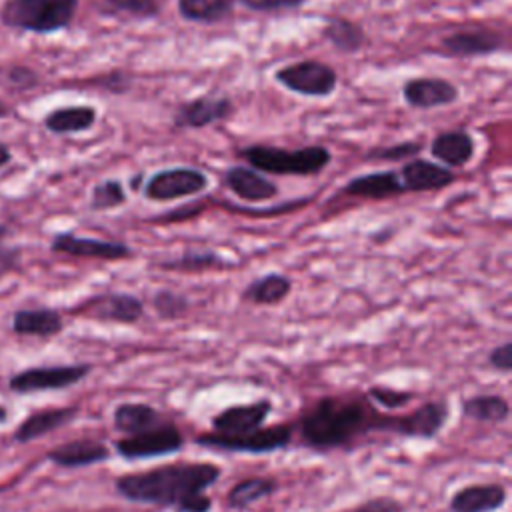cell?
I'll list each match as a JSON object with an SVG mask.
<instances>
[{"instance_id":"cell-1","label":"cell","mask_w":512,"mask_h":512,"mask_svg":"<svg viewBox=\"0 0 512 512\" xmlns=\"http://www.w3.org/2000/svg\"><path fill=\"white\" fill-rule=\"evenodd\" d=\"M222 476L214 462H172L144 472L122 474L114 490L128 502L172 508L174 512H210L212 498L204 492Z\"/></svg>"},{"instance_id":"cell-2","label":"cell","mask_w":512,"mask_h":512,"mask_svg":"<svg viewBox=\"0 0 512 512\" xmlns=\"http://www.w3.org/2000/svg\"><path fill=\"white\" fill-rule=\"evenodd\" d=\"M390 414L378 412L370 400L322 396L302 410L296 428L300 442L316 452L350 448L368 432H388Z\"/></svg>"},{"instance_id":"cell-3","label":"cell","mask_w":512,"mask_h":512,"mask_svg":"<svg viewBox=\"0 0 512 512\" xmlns=\"http://www.w3.org/2000/svg\"><path fill=\"white\" fill-rule=\"evenodd\" d=\"M246 166L274 176H316L332 162V152L322 144L280 148L272 144H248L238 150Z\"/></svg>"},{"instance_id":"cell-4","label":"cell","mask_w":512,"mask_h":512,"mask_svg":"<svg viewBox=\"0 0 512 512\" xmlns=\"http://www.w3.org/2000/svg\"><path fill=\"white\" fill-rule=\"evenodd\" d=\"M78 6L80 0H4L0 22L20 32L56 34L72 24Z\"/></svg>"},{"instance_id":"cell-5","label":"cell","mask_w":512,"mask_h":512,"mask_svg":"<svg viewBox=\"0 0 512 512\" xmlns=\"http://www.w3.org/2000/svg\"><path fill=\"white\" fill-rule=\"evenodd\" d=\"M506 50V34L480 22H470L446 32L434 48V52L442 58H484Z\"/></svg>"},{"instance_id":"cell-6","label":"cell","mask_w":512,"mask_h":512,"mask_svg":"<svg viewBox=\"0 0 512 512\" xmlns=\"http://www.w3.org/2000/svg\"><path fill=\"white\" fill-rule=\"evenodd\" d=\"M294 436L292 424H276V426H262L252 432L244 434H218V432H204L194 438L198 446L214 448L222 452H240V454H270L284 450Z\"/></svg>"},{"instance_id":"cell-7","label":"cell","mask_w":512,"mask_h":512,"mask_svg":"<svg viewBox=\"0 0 512 512\" xmlns=\"http://www.w3.org/2000/svg\"><path fill=\"white\" fill-rule=\"evenodd\" d=\"M274 80L288 92L306 98H328L338 88V72L330 64L314 58L280 66L274 72Z\"/></svg>"},{"instance_id":"cell-8","label":"cell","mask_w":512,"mask_h":512,"mask_svg":"<svg viewBox=\"0 0 512 512\" xmlns=\"http://www.w3.org/2000/svg\"><path fill=\"white\" fill-rule=\"evenodd\" d=\"M208 174L194 166H168L144 180L142 196L150 202H172L192 198L208 188Z\"/></svg>"},{"instance_id":"cell-9","label":"cell","mask_w":512,"mask_h":512,"mask_svg":"<svg viewBox=\"0 0 512 512\" xmlns=\"http://www.w3.org/2000/svg\"><path fill=\"white\" fill-rule=\"evenodd\" d=\"M92 372V364H50L30 366L10 376L8 388L14 394H36L64 390L82 382Z\"/></svg>"},{"instance_id":"cell-10","label":"cell","mask_w":512,"mask_h":512,"mask_svg":"<svg viewBox=\"0 0 512 512\" xmlns=\"http://www.w3.org/2000/svg\"><path fill=\"white\" fill-rule=\"evenodd\" d=\"M186 438L182 430L174 422H166L154 430L124 436L114 442V450L120 458L136 462V460H148V458H160L176 454L184 448Z\"/></svg>"},{"instance_id":"cell-11","label":"cell","mask_w":512,"mask_h":512,"mask_svg":"<svg viewBox=\"0 0 512 512\" xmlns=\"http://www.w3.org/2000/svg\"><path fill=\"white\" fill-rule=\"evenodd\" d=\"M50 250L58 254L74 256V258H88V260H102V262H118L134 256L132 246L122 240L78 236L72 230L54 234L50 240Z\"/></svg>"},{"instance_id":"cell-12","label":"cell","mask_w":512,"mask_h":512,"mask_svg":"<svg viewBox=\"0 0 512 512\" xmlns=\"http://www.w3.org/2000/svg\"><path fill=\"white\" fill-rule=\"evenodd\" d=\"M234 114V102L230 96L202 94L178 104L172 114V124L180 130H200L218 122H226Z\"/></svg>"},{"instance_id":"cell-13","label":"cell","mask_w":512,"mask_h":512,"mask_svg":"<svg viewBox=\"0 0 512 512\" xmlns=\"http://www.w3.org/2000/svg\"><path fill=\"white\" fill-rule=\"evenodd\" d=\"M74 314H82L98 322L136 324L144 316V302L130 292H106L84 300Z\"/></svg>"},{"instance_id":"cell-14","label":"cell","mask_w":512,"mask_h":512,"mask_svg":"<svg viewBox=\"0 0 512 512\" xmlns=\"http://www.w3.org/2000/svg\"><path fill=\"white\" fill-rule=\"evenodd\" d=\"M448 416H450V408L444 400H430L420 404L416 410L408 414H402V416L390 414L388 432L402 438L432 440L446 426Z\"/></svg>"},{"instance_id":"cell-15","label":"cell","mask_w":512,"mask_h":512,"mask_svg":"<svg viewBox=\"0 0 512 512\" xmlns=\"http://www.w3.org/2000/svg\"><path fill=\"white\" fill-rule=\"evenodd\" d=\"M460 98L458 86L440 76H414L402 84V100L416 110L452 106Z\"/></svg>"},{"instance_id":"cell-16","label":"cell","mask_w":512,"mask_h":512,"mask_svg":"<svg viewBox=\"0 0 512 512\" xmlns=\"http://www.w3.org/2000/svg\"><path fill=\"white\" fill-rule=\"evenodd\" d=\"M222 184L242 202L256 204L268 202L280 194V186L270 180L266 174L246 166V164H232L222 172Z\"/></svg>"},{"instance_id":"cell-17","label":"cell","mask_w":512,"mask_h":512,"mask_svg":"<svg viewBox=\"0 0 512 512\" xmlns=\"http://www.w3.org/2000/svg\"><path fill=\"white\" fill-rule=\"evenodd\" d=\"M270 412H272V402L268 398H260L248 404H234L216 412L210 424L214 432L234 436V434H244L256 428H262Z\"/></svg>"},{"instance_id":"cell-18","label":"cell","mask_w":512,"mask_h":512,"mask_svg":"<svg viewBox=\"0 0 512 512\" xmlns=\"http://www.w3.org/2000/svg\"><path fill=\"white\" fill-rule=\"evenodd\" d=\"M400 182L406 192H432L444 190L456 182V172L428 158H410L402 164Z\"/></svg>"},{"instance_id":"cell-19","label":"cell","mask_w":512,"mask_h":512,"mask_svg":"<svg viewBox=\"0 0 512 512\" xmlns=\"http://www.w3.org/2000/svg\"><path fill=\"white\" fill-rule=\"evenodd\" d=\"M406 190L400 182L398 170H374L366 174H358L350 178L340 194L350 196V198H362L370 202H384L390 198L402 196Z\"/></svg>"},{"instance_id":"cell-20","label":"cell","mask_w":512,"mask_h":512,"mask_svg":"<svg viewBox=\"0 0 512 512\" xmlns=\"http://www.w3.org/2000/svg\"><path fill=\"white\" fill-rule=\"evenodd\" d=\"M428 150H430L432 158H436L442 166H446L450 170L464 168L476 156V140L464 128L444 130V132H438L430 140Z\"/></svg>"},{"instance_id":"cell-21","label":"cell","mask_w":512,"mask_h":512,"mask_svg":"<svg viewBox=\"0 0 512 512\" xmlns=\"http://www.w3.org/2000/svg\"><path fill=\"white\" fill-rule=\"evenodd\" d=\"M508 490L500 482L470 484L456 490L450 498V512H498L506 506Z\"/></svg>"},{"instance_id":"cell-22","label":"cell","mask_w":512,"mask_h":512,"mask_svg":"<svg viewBox=\"0 0 512 512\" xmlns=\"http://www.w3.org/2000/svg\"><path fill=\"white\" fill-rule=\"evenodd\" d=\"M112 456L110 448L94 438H78L46 452V460L58 468H84L100 464Z\"/></svg>"},{"instance_id":"cell-23","label":"cell","mask_w":512,"mask_h":512,"mask_svg":"<svg viewBox=\"0 0 512 512\" xmlns=\"http://www.w3.org/2000/svg\"><path fill=\"white\" fill-rule=\"evenodd\" d=\"M78 416V406H62V408H46L32 412L28 418H24L14 434L12 440L18 444H28L32 440H38L66 424H70Z\"/></svg>"},{"instance_id":"cell-24","label":"cell","mask_w":512,"mask_h":512,"mask_svg":"<svg viewBox=\"0 0 512 512\" xmlns=\"http://www.w3.org/2000/svg\"><path fill=\"white\" fill-rule=\"evenodd\" d=\"M64 330V318L54 308H20L12 314V332L18 336L52 338Z\"/></svg>"},{"instance_id":"cell-25","label":"cell","mask_w":512,"mask_h":512,"mask_svg":"<svg viewBox=\"0 0 512 512\" xmlns=\"http://www.w3.org/2000/svg\"><path fill=\"white\" fill-rule=\"evenodd\" d=\"M98 120V110L90 104H70V106H60L50 110L42 118V126L56 134V136H66V134H80L88 132L96 126Z\"/></svg>"},{"instance_id":"cell-26","label":"cell","mask_w":512,"mask_h":512,"mask_svg":"<svg viewBox=\"0 0 512 512\" xmlns=\"http://www.w3.org/2000/svg\"><path fill=\"white\" fill-rule=\"evenodd\" d=\"M112 422L118 432H124L126 436L142 434L148 430H154L168 420L160 410H156L150 404L144 402H122L112 412Z\"/></svg>"},{"instance_id":"cell-27","label":"cell","mask_w":512,"mask_h":512,"mask_svg":"<svg viewBox=\"0 0 512 512\" xmlns=\"http://www.w3.org/2000/svg\"><path fill=\"white\" fill-rule=\"evenodd\" d=\"M292 292V280L280 272L262 274L246 284L242 290V300L256 306H276L284 302Z\"/></svg>"},{"instance_id":"cell-28","label":"cell","mask_w":512,"mask_h":512,"mask_svg":"<svg viewBox=\"0 0 512 512\" xmlns=\"http://www.w3.org/2000/svg\"><path fill=\"white\" fill-rule=\"evenodd\" d=\"M322 38L336 52L346 54V56L358 54L366 46V42H368L364 28L358 22L342 18V16L326 18V24L322 28Z\"/></svg>"},{"instance_id":"cell-29","label":"cell","mask_w":512,"mask_h":512,"mask_svg":"<svg viewBox=\"0 0 512 512\" xmlns=\"http://www.w3.org/2000/svg\"><path fill=\"white\" fill-rule=\"evenodd\" d=\"M236 4V0H176V10L186 22L214 26L230 20Z\"/></svg>"},{"instance_id":"cell-30","label":"cell","mask_w":512,"mask_h":512,"mask_svg":"<svg viewBox=\"0 0 512 512\" xmlns=\"http://www.w3.org/2000/svg\"><path fill=\"white\" fill-rule=\"evenodd\" d=\"M280 488L276 478L270 476H248L244 480H238L226 494V506L230 510H246L252 504L264 500L266 496H272Z\"/></svg>"},{"instance_id":"cell-31","label":"cell","mask_w":512,"mask_h":512,"mask_svg":"<svg viewBox=\"0 0 512 512\" xmlns=\"http://www.w3.org/2000/svg\"><path fill=\"white\" fill-rule=\"evenodd\" d=\"M158 266L162 270H178V272H204V270H220L230 266V262L212 248H186L180 256L160 260Z\"/></svg>"},{"instance_id":"cell-32","label":"cell","mask_w":512,"mask_h":512,"mask_svg":"<svg viewBox=\"0 0 512 512\" xmlns=\"http://www.w3.org/2000/svg\"><path fill=\"white\" fill-rule=\"evenodd\" d=\"M462 414L466 418L478 420V422H490L500 424L506 422L510 416V404L500 394H474L462 400L460 404Z\"/></svg>"},{"instance_id":"cell-33","label":"cell","mask_w":512,"mask_h":512,"mask_svg":"<svg viewBox=\"0 0 512 512\" xmlns=\"http://www.w3.org/2000/svg\"><path fill=\"white\" fill-rule=\"evenodd\" d=\"M100 6L106 14L146 22L162 14L164 0H102Z\"/></svg>"},{"instance_id":"cell-34","label":"cell","mask_w":512,"mask_h":512,"mask_svg":"<svg viewBox=\"0 0 512 512\" xmlns=\"http://www.w3.org/2000/svg\"><path fill=\"white\" fill-rule=\"evenodd\" d=\"M128 202V194H126V186L120 178H104L100 182H96L90 190V198H88V206L94 212H106V210H114L120 208Z\"/></svg>"},{"instance_id":"cell-35","label":"cell","mask_w":512,"mask_h":512,"mask_svg":"<svg viewBox=\"0 0 512 512\" xmlns=\"http://www.w3.org/2000/svg\"><path fill=\"white\" fill-rule=\"evenodd\" d=\"M152 308L160 320H178L188 314L190 300L182 292L160 288L152 296Z\"/></svg>"},{"instance_id":"cell-36","label":"cell","mask_w":512,"mask_h":512,"mask_svg":"<svg viewBox=\"0 0 512 512\" xmlns=\"http://www.w3.org/2000/svg\"><path fill=\"white\" fill-rule=\"evenodd\" d=\"M422 142L416 140H404L398 144H390V146H380V148H372L366 152V160H374V162H406L410 158H416L422 152Z\"/></svg>"},{"instance_id":"cell-37","label":"cell","mask_w":512,"mask_h":512,"mask_svg":"<svg viewBox=\"0 0 512 512\" xmlns=\"http://www.w3.org/2000/svg\"><path fill=\"white\" fill-rule=\"evenodd\" d=\"M366 398L386 410H398L408 406L414 400V392L408 390H396L388 386H370L366 392Z\"/></svg>"},{"instance_id":"cell-38","label":"cell","mask_w":512,"mask_h":512,"mask_svg":"<svg viewBox=\"0 0 512 512\" xmlns=\"http://www.w3.org/2000/svg\"><path fill=\"white\" fill-rule=\"evenodd\" d=\"M246 10L260 14H276V12H292L302 8L308 0H236Z\"/></svg>"},{"instance_id":"cell-39","label":"cell","mask_w":512,"mask_h":512,"mask_svg":"<svg viewBox=\"0 0 512 512\" xmlns=\"http://www.w3.org/2000/svg\"><path fill=\"white\" fill-rule=\"evenodd\" d=\"M6 82L14 86L16 90H32L38 86L40 76L34 68L24 66V64H12L6 70Z\"/></svg>"},{"instance_id":"cell-40","label":"cell","mask_w":512,"mask_h":512,"mask_svg":"<svg viewBox=\"0 0 512 512\" xmlns=\"http://www.w3.org/2000/svg\"><path fill=\"white\" fill-rule=\"evenodd\" d=\"M98 86L112 94H126L132 88V76L124 70H112L98 80Z\"/></svg>"},{"instance_id":"cell-41","label":"cell","mask_w":512,"mask_h":512,"mask_svg":"<svg viewBox=\"0 0 512 512\" xmlns=\"http://www.w3.org/2000/svg\"><path fill=\"white\" fill-rule=\"evenodd\" d=\"M488 366L502 372V374H508L512 372V342L506 340L502 342L500 346H494L490 352H488Z\"/></svg>"},{"instance_id":"cell-42","label":"cell","mask_w":512,"mask_h":512,"mask_svg":"<svg viewBox=\"0 0 512 512\" xmlns=\"http://www.w3.org/2000/svg\"><path fill=\"white\" fill-rule=\"evenodd\" d=\"M352 512H404V504L392 496H376L364 500Z\"/></svg>"},{"instance_id":"cell-43","label":"cell","mask_w":512,"mask_h":512,"mask_svg":"<svg viewBox=\"0 0 512 512\" xmlns=\"http://www.w3.org/2000/svg\"><path fill=\"white\" fill-rule=\"evenodd\" d=\"M18 258H20L18 248H12V246H6L4 242H0V274L10 272L12 268H16Z\"/></svg>"},{"instance_id":"cell-44","label":"cell","mask_w":512,"mask_h":512,"mask_svg":"<svg viewBox=\"0 0 512 512\" xmlns=\"http://www.w3.org/2000/svg\"><path fill=\"white\" fill-rule=\"evenodd\" d=\"M144 180H146V176H144V172L140 170V172H136V174H132V176L128 178V188L134 190V192H140L142 186H144Z\"/></svg>"},{"instance_id":"cell-45","label":"cell","mask_w":512,"mask_h":512,"mask_svg":"<svg viewBox=\"0 0 512 512\" xmlns=\"http://www.w3.org/2000/svg\"><path fill=\"white\" fill-rule=\"evenodd\" d=\"M10 162H12V150L4 142H0V168H4Z\"/></svg>"},{"instance_id":"cell-46","label":"cell","mask_w":512,"mask_h":512,"mask_svg":"<svg viewBox=\"0 0 512 512\" xmlns=\"http://www.w3.org/2000/svg\"><path fill=\"white\" fill-rule=\"evenodd\" d=\"M10 114V106L0 98V118H6Z\"/></svg>"},{"instance_id":"cell-47","label":"cell","mask_w":512,"mask_h":512,"mask_svg":"<svg viewBox=\"0 0 512 512\" xmlns=\"http://www.w3.org/2000/svg\"><path fill=\"white\" fill-rule=\"evenodd\" d=\"M6 420H8V412H6V408L0 404V426H2Z\"/></svg>"},{"instance_id":"cell-48","label":"cell","mask_w":512,"mask_h":512,"mask_svg":"<svg viewBox=\"0 0 512 512\" xmlns=\"http://www.w3.org/2000/svg\"><path fill=\"white\" fill-rule=\"evenodd\" d=\"M4 236H6V228H4V226H0V242L4 240Z\"/></svg>"}]
</instances>
